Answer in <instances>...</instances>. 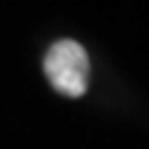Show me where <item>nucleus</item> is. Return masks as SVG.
<instances>
[{
    "instance_id": "1",
    "label": "nucleus",
    "mask_w": 149,
    "mask_h": 149,
    "mask_svg": "<svg viewBox=\"0 0 149 149\" xmlns=\"http://www.w3.org/2000/svg\"><path fill=\"white\" fill-rule=\"evenodd\" d=\"M51 87L62 96L80 98L89 85V56L80 42L62 38L49 47L42 62Z\"/></svg>"
}]
</instances>
